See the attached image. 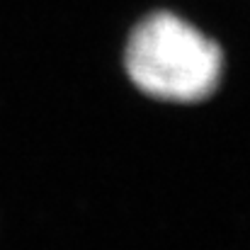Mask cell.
<instances>
[{"label":"cell","instance_id":"obj_1","mask_svg":"<svg viewBox=\"0 0 250 250\" xmlns=\"http://www.w3.org/2000/svg\"><path fill=\"white\" fill-rule=\"evenodd\" d=\"M124 68L144 95L192 104L211 97L221 85L224 51L180 15L153 12L131 29Z\"/></svg>","mask_w":250,"mask_h":250}]
</instances>
